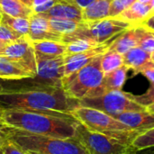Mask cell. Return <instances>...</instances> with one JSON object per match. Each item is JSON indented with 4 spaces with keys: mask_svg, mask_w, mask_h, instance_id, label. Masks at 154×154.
Returning a JSON list of instances; mask_svg holds the SVG:
<instances>
[{
    "mask_svg": "<svg viewBox=\"0 0 154 154\" xmlns=\"http://www.w3.org/2000/svg\"><path fill=\"white\" fill-rule=\"evenodd\" d=\"M41 14L47 18L83 21L82 10L65 0H58L57 3L49 11Z\"/></svg>",
    "mask_w": 154,
    "mask_h": 154,
    "instance_id": "16",
    "label": "cell"
},
{
    "mask_svg": "<svg viewBox=\"0 0 154 154\" xmlns=\"http://www.w3.org/2000/svg\"><path fill=\"white\" fill-rule=\"evenodd\" d=\"M79 106L103 111L114 117L126 112L146 110L145 106L132 98L130 93L122 90H111L98 97L83 98L79 100Z\"/></svg>",
    "mask_w": 154,
    "mask_h": 154,
    "instance_id": "9",
    "label": "cell"
},
{
    "mask_svg": "<svg viewBox=\"0 0 154 154\" xmlns=\"http://www.w3.org/2000/svg\"><path fill=\"white\" fill-rule=\"evenodd\" d=\"M142 4H145V5H150L151 4V0H137Z\"/></svg>",
    "mask_w": 154,
    "mask_h": 154,
    "instance_id": "44",
    "label": "cell"
},
{
    "mask_svg": "<svg viewBox=\"0 0 154 154\" xmlns=\"http://www.w3.org/2000/svg\"><path fill=\"white\" fill-rule=\"evenodd\" d=\"M50 0H33V3H32V8L35 7V6H38V5H41L46 2H48Z\"/></svg>",
    "mask_w": 154,
    "mask_h": 154,
    "instance_id": "39",
    "label": "cell"
},
{
    "mask_svg": "<svg viewBox=\"0 0 154 154\" xmlns=\"http://www.w3.org/2000/svg\"><path fill=\"white\" fill-rule=\"evenodd\" d=\"M36 59L51 60L64 57L66 53V43L56 41H36L32 42Z\"/></svg>",
    "mask_w": 154,
    "mask_h": 154,
    "instance_id": "15",
    "label": "cell"
},
{
    "mask_svg": "<svg viewBox=\"0 0 154 154\" xmlns=\"http://www.w3.org/2000/svg\"><path fill=\"white\" fill-rule=\"evenodd\" d=\"M7 139V134L5 131V125H0V151L2 148V145Z\"/></svg>",
    "mask_w": 154,
    "mask_h": 154,
    "instance_id": "37",
    "label": "cell"
},
{
    "mask_svg": "<svg viewBox=\"0 0 154 154\" xmlns=\"http://www.w3.org/2000/svg\"><path fill=\"white\" fill-rule=\"evenodd\" d=\"M0 125H5L3 123V110L0 107Z\"/></svg>",
    "mask_w": 154,
    "mask_h": 154,
    "instance_id": "43",
    "label": "cell"
},
{
    "mask_svg": "<svg viewBox=\"0 0 154 154\" xmlns=\"http://www.w3.org/2000/svg\"><path fill=\"white\" fill-rule=\"evenodd\" d=\"M21 37H22V35L14 32L8 26L0 23V42H2L7 45Z\"/></svg>",
    "mask_w": 154,
    "mask_h": 154,
    "instance_id": "31",
    "label": "cell"
},
{
    "mask_svg": "<svg viewBox=\"0 0 154 154\" xmlns=\"http://www.w3.org/2000/svg\"><path fill=\"white\" fill-rule=\"evenodd\" d=\"M1 14H2L1 20H0L1 23L8 26L11 30L19 33L22 36H28L29 27H30V20L29 19L10 16L2 12H1Z\"/></svg>",
    "mask_w": 154,
    "mask_h": 154,
    "instance_id": "24",
    "label": "cell"
},
{
    "mask_svg": "<svg viewBox=\"0 0 154 154\" xmlns=\"http://www.w3.org/2000/svg\"><path fill=\"white\" fill-rule=\"evenodd\" d=\"M70 114L88 130L116 138L131 145L134 138L141 134L139 131L129 128L114 116L95 108L79 106Z\"/></svg>",
    "mask_w": 154,
    "mask_h": 154,
    "instance_id": "6",
    "label": "cell"
},
{
    "mask_svg": "<svg viewBox=\"0 0 154 154\" xmlns=\"http://www.w3.org/2000/svg\"><path fill=\"white\" fill-rule=\"evenodd\" d=\"M0 12L10 16L27 19L34 14L32 8L25 5L21 0H0Z\"/></svg>",
    "mask_w": 154,
    "mask_h": 154,
    "instance_id": "22",
    "label": "cell"
},
{
    "mask_svg": "<svg viewBox=\"0 0 154 154\" xmlns=\"http://www.w3.org/2000/svg\"><path fill=\"white\" fill-rule=\"evenodd\" d=\"M132 146L136 151L154 147V127L139 134L133 141Z\"/></svg>",
    "mask_w": 154,
    "mask_h": 154,
    "instance_id": "27",
    "label": "cell"
},
{
    "mask_svg": "<svg viewBox=\"0 0 154 154\" xmlns=\"http://www.w3.org/2000/svg\"><path fill=\"white\" fill-rule=\"evenodd\" d=\"M57 1L58 0H50L48 2L41 5H38V6L33 7L32 10H33V12L35 14H44V13H46L47 11H49L53 6L57 3Z\"/></svg>",
    "mask_w": 154,
    "mask_h": 154,
    "instance_id": "34",
    "label": "cell"
},
{
    "mask_svg": "<svg viewBox=\"0 0 154 154\" xmlns=\"http://www.w3.org/2000/svg\"><path fill=\"white\" fill-rule=\"evenodd\" d=\"M116 39V38H115ZM112 39L111 41L105 42L101 45H99L97 48H94L89 51H86L80 53L64 56V64H65V75L64 77L69 76L72 73L78 71L84 66H86L88 63H89L92 60H94L96 57L103 55L106 53L112 43V42L115 40Z\"/></svg>",
    "mask_w": 154,
    "mask_h": 154,
    "instance_id": "11",
    "label": "cell"
},
{
    "mask_svg": "<svg viewBox=\"0 0 154 154\" xmlns=\"http://www.w3.org/2000/svg\"><path fill=\"white\" fill-rule=\"evenodd\" d=\"M5 126L32 134L55 138H73L79 122L69 113L57 111L4 110Z\"/></svg>",
    "mask_w": 154,
    "mask_h": 154,
    "instance_id": "1",
    "label": "cell"
},
{
    "mask_svg": "<svg viewBox=\"0 0 154 154\" xmlns=\"http://www.w3.org/2000/svg\"><path fill=\"white\" fill-rule=\"evenodd\" d=\"M25 5H27L28 7H31L32 8V3H33V0H21Z\"/></svg>",
    "mask_w": 154,
    "mask_h": 154,
    "instance_id": "40",
    "label": "cell"
},
{
    "mask_svg": "<svg viewBox=\"0 0 154 154\" xmlns=\"http://www.w3.org/2000/svg\"><path fill=\"white\" fill-rule=\"evenodd\" d=\"M152 61L154 62V51H153V52L152 53Z\"/></svg>",
    "mask_w": 154,
    "mask_h": 154,
    "instance_id": "47",
    "label": "cell"
},
{
    "mask_svg": "<svg viewBox=\"0 0 154 154\" xmlns=\"http://www.w3.org/2000/svg\"><path fill=\"white\" fill-rule=\"evenodd\" d=\"M140 26L135 25L118 35L110 44L107 51H116L122 55L139 45Z\"/></svg>",
    "mask_w": 154,
    "mask_h": 154,
    "instance_id": "14",
    "label": "cell"
},
{
    "mask_svg": "<svg viewBox=\"0 0 154 154\" xmlns=\"http://www.w3.org/2000/svg\"><path fill=\"white\" fill-rule=\"evenodd\" d=\"M138 73L143 74L145 78H147L150 80V82H154V62H148L138 71Z\"/></svg>",
    "mask_w": 154,
    "mask_h": 154,
    "instance_id": "33",
    "label": "cell"
},
{
    "mask_svg": "<svg viewBox=\"0 0 154 154\" xmlns=\"http://www.w3.org/2000/svg\"><path fill=\"white\" fill-rule=\"evenodd\" d=\"M1 152L3 154H27L26 152H24L23 149L17 146L14 143L10 141L8 137L2 145Z\"/></svg>",
    "mask_w": 154,
    "mask_h": 154,
    "instance_id": "32",
    "label": "cell"
},
{
    "mask_svg": "<svg viewBox=\"0 0 154 154\" xmlns=\"http://www.w3.org/2000/svg\"><path fill=\"white\" fill-rule=\"evenodd\" d=\"M146 111L149 112V113H152V114H154V103L149 105L146 106Z\"/></svg>",
    "mask_w": 154,
    "mask_h": 154,
    "instance_id": "41",
    "label": "cell"
},
{
    "mask_svg": "<svg viewBox=\"0 0 154 154\" xmlns=\"http://www.w3.org/2000/svg\"><path fill=\"white\" fill-rule=\"evenodd\" d=\"M124 65V56L116 51H106L101 56V69L107 74Z\"/></svg>",
    "mask_w": 154,
    "mask_h": 154,
    "instance_id": "25",
    "label": "cell"
},
{
    "mask_svg": "<svg viewBox=\"0 0 154 154\" xmlns=\"http://www.w3.org/2000/svg\"><path fill=\"white\" fill-rule=\"evenodd\" d=\"M67 48H66V53L65 56L69 55H73L77 53H80L86 51L92 50L94 48L98 47L101 44H98L97 42L91 41V40H86V39H78L71 41L69 42L66 43Z\"/></svg>",
    "mask_w": 154,
    "mask_h": 154,
    "instance_id": "26",
    "label": "cell"
},
{
    "mask_svg": "<svg viewBox=\"0 0 154 154\" xmlns=\"http://www.w3.org/2000/svg\"><path fill=\"white\" fill-rule=\"evenodd\" d=\"M101 56L96 57L78 71L62 79V88L70 97L81 100L106 93L103 88L105 74L101 69Z\"/></svg>",
    "mask_w": 154,
    "mask_h": 154,
    "instance_id": "5",
    "label": "cell"
},
{
    "mask_svg": "<svg viewBox=\"0 0 154 154\" xmlns=\"http://www.w3.org/2000/svg\"><path fill=\"white\" fill-rule=\"evenodd\" d=\"M136 0H112L110 5L109 17L112 18L117 17L122 12L127 9Z\"/></svg>",
    "mask_w": 154,
    "mask_h": 154,
    "instance_id": "29",
    "label": "cell"
},
{
    "mask_svg": "<svg viewBox=\"0 0 154 154\" xmlns=\"http://www.w3.org/2000/svg\"><path fill=\"white\" fill-rule=\"evenodd\" d=\"M112 0H97L88 7L82 10L83 21H97L109 17Z\"/></svg>",
    "mask_w": 154,
    "mask_h": 154,
    "instance_id": "19",
    "label": "cell"
},
{
    "mask_svg": "<svg viewBox=\"0 0 154 154\" xmlns=\"http://www.w3.org/2000/svg\"><path fill=\"white\" fill-rule=\"evenodd\" d=\"M1 16H2V14H1V12H0V20H1Z\"/></svg>",
    "mask_w": 154,
    "mask_h": 154,
    "instance_id": "48",
    "label": "cell"
},
{
    "mask_svg": "<svg viewBox=\"0 0 154 154\" xmlns=\"http://www.w3.org/2000/svg\"><path fill=\"white\" fill-rule=\"evenodd\" d=\"M139 25L150 30V31H152L154 32V14L150 15L146 20H144L143 23H141Z\"/></svg>",
    "mask_w": 154,
    "mask_h": 154,
    "instance_id": "36",
    "label": "cell"
},
{
    "mask_svg": "<svg viewBox=\"0 0 154 154\" xmlns=\"http://www.w3.org/2000/svg\"><path fill=\"white\" fill-rule=\"evenodd\" d=\"M140 36H139V47L149 53H152L154 51V32L150 31L141 25Z\"/></svg>",
    "mask_w": 154,
    "mask_h": 154,
    "instance_id": "28",
    "label": "cell"
},
{
    "mask_svg": "<svg viewBox=\"0 0 154 154\" xmlns=\"http://www.w3.org/2000/svg\"><path fill=\"white\" fill-rule=\"evenodd\" d=\"M134 26L135 25L112 17L91 22L83 21L81 27L74 33L62 36V42L67 43L78 39H86L103 44L116 38L123 32Z\"/></svg>",
    "mask_w": 154,
    "mask_h": 154,
    "instance_id": "7",
    "label": "cell"
},
{
    "mask_svg": "<svg viewBox=\"0 0 154 154\" xmlns=\"http://www.w3.org/2000/svg\"><path fill=\"white\" fill-rule=\"evenodd\" d=\"M65 1H67L69 3L78 6L79 8L83 10V9L88 7L89 5H91L93 3H95L97 0H65Z\"/></svg>",
    "mask_w": 154,
    "mask_h": 154,
    "instance_id": "35",
    "label": "cell"
},
{
    "mask_svg": "<svg viewBox=\"0 0 154 154\" xmlns=\"http://www.w3.org/2000/svg\"><path fill=\"white\" fill-rule=\"evenodd\" d=\"M75 138L84 146L89 154H133L136 150L129 143L103 134L92 132L82 124L76 128Z\"/></svg>",
    "mask_w": 154,
    "mask_h": 154,
    "instance_id": "8",
    "label": "cell"
},
{
    "mask_svg": "<svg viewBox=\"0 0 154 154\" xmlns=\"http://www.w3.org/2000/svg\"><path fill=\"white\" fill-rule=\"evenodd\" d=\"M129 128L141 133L154 127V114L144 111L126 112L115 116Z\"/></svg>",
    "mask_w": 154,
    "mask_h": 154,
    "instance_id": "13",
    "label": "cell"
},
{
    "mask_svg": "<svg viewBox=\"0 0 154 154\" xmlns=\"http://www.w3.org/2000/svg\"><path fill=\"white\" fill-rule=\"evenodd\" d=\"M5 46H6V44H5L4 42H0V54L4 51V50H5Z\"/></svg>",
    "mask_w": 154,
    "mask_h": 154,
    "instance_id": "42",
    "label": "cell"
},
{
    "mask_svg": "<svg viewBox=\"0 0 154 154\" xmlns=\"http://www.w3.org/2000/svg\"><path fill=\"white\" fill-rule=\"evenodd\" d=\"M79 106V100L70 97L62 88L0 93L3 111H57L70 114Z\"/></svg>",
    "mask_w": 154,
    "mask_h": 154,
    "instance_id": "2",
    "label": "cell"
},
{
    "mask_svg": "<svg viewBox=\"0 0 154 154\" xmlns=\"http://www.w3.org/2000/svg\"><path fill=\"white\" fill-rule=\"evenodd\" d=\"M128 70L129 69L125 65H123L122 67L105 74L103 79V88L105 91L122 90L127 79Z\"/></svg>",
    "mask_w": 154,
    "mask_h": 154,
    "instance_id": "21",
    "label": "cell"
},
{
    "mask_svg": "<svg viewBox=\"0 0 154 154\" xmlns=\"http://www.w3.org/2000/svg\"><path fill=\"white\" fill-rule=\"evenodd\" d=\"M28 38L31 42L36 41H56L62 42V36L51 31L49 19L41 14H33L30 18Z\"/></svg>",
    "mask_w": 154,
    "mask_h": 154,
    "instance_id": "12",
    "label": "cell"
},
{
    "mask_svg": "<svg viewBox=\"0 0 154 154\" xmlns=\"http://www.w3.org/2000/svg\"><path fill=\"white\" fill-rule=\"evenodd\" d=\"M124 65L129 69H133L135 74L148 62L152 61V54L137 46L131 49L124 55Z\"/></svg>",
    "mask_w": 154,
    "mask_h": 154,
    "instance_id": "18",
    "label": "cell"
},
{
    "mask_svg": "<svg viewBox=\"0 0 154 154\" xmlns=\"http://www.w3.org/2000/svg\"><path fill=\"white\" fill-rule=\"evenodd\" d=\"M133 154H135V153H133Z\"/></svg>",
    "mask_w": 154,
    "mask_h": 154,
    "instance_id": "50",
    "label": "cell"
},
{
    "mask_svg": "<svg viewBox=\"0 0 154 154\" xmlns=\"http://www.w3.org/2000/svg\"><path fill=\"white\" fill-rule=\"evenodd\" d=\"M10 60L23 68L32 76L37 71V62L34 49L28 36H22L16 41L7 44L1 53Z\"/></svg>",
    "mask_w": 154,
    "mask_h": 154,
    "instance_id": "10",
    "label": "cell"
},
{
    "mask_svg": "<svg viewBox=\"0 0 154 154\" xmlns=\"http://www.w3.org/2000/svg\"><path fill=\"white\" fill-rule=\"evenodd\" d=\"M27 154H42V153H38V152H26Z\"/></svg>",
    "mask_w": 154,
    "mask_h": 154,
    "instance_id": "46",
    "label": "cell"
},
{
    "mask_svg": "<svg viewBox=\"0 0 154 154\" xmlns=\"http://www.w3.org/2000/svg\"><path fill=\"white\" fill-rule=\"evenodd\" d=\"M131 97L135 102L145 107L154 103V82H151V87L145 93L139 96H134L131 94Z\"/></svg>",
    "mask_w": 154,
    "mask_h": 154,
    "instance_id": "30",
    "label": "cell"
},
{
    "mask_svg": "<svg viewBox=\"0 0 154 154\" xmlns=\"http://www.w3.org/2000/svg\"><path fill=\"white\" fill-rule=\"evenodd\" d=\"M37 71L32 77L0 79V93L60 88L65 75L64 57L51 60L36 59Z\"/></svg>",
    "mask_w": 154,
    "mask_h": 154,
    "instance_id": "3",
    "label": "cell"
},
{
    "mask_svg": "<svg viewBox=\"0 0 154 154\" xmlns=\"http://www.w3.org/2000/svg\"><path fill=\"white\" fill-rule=\"evenodd\" d=\"M0 154H3V153H2V152H1V151H0Z\"/></svg>",
    "mask_w": 154,
    "mask_h": 154,
    "instance_id": "49",
    "label": "cell"
},
{
    "mask_svg": "<svg viewBox=\"0 0 154 154\" xmlns=\"http://www.w3.org/2000/svg\"><path fill=\"white\" fill-rule=\"evenodd\" d=\"M150 5H151V8H152V14H154V0H151V4H150ZM151 14V15H152Z\"/></svg>",
    "mask_w": 154,
    "mask_h": 154,
    "instance_id": "45",
    "label": "cell"
},
{
    "mask_svg": "<svg viewBox=\"0 0 154 154\" xmlns=\"http://www.w3.org/2000/svg\"><path fill=\"white\" fill-rule=\"evenodd\" d=\"M152 14V8L150 5L142 4L135 1L127 9L122 12L117 17L125 22L130 23L133 25H139Z\"/></svg>",
    "mask_w": 154,
    "mask_h": 154,
    "instance_id": "17",
    "label": "cell"
},
{
    "mask_svg": "<svg viewBox=\"0 0 154 154\" xmlns=\"http://www.w3.org/2000/svg\"><path fill=\"white\" fill-rule=\"evenodd\" d=\"M32 77L23 68L0 54V79H19Z\"/></svg>",
    "mask_w": 154,
    "mask_h": 154,
    "instance_id": "20",
    "label": "cell"
},
{
    "mask_svg": "<svg viewBox=\"0 0 154 154\" xmlns=\"http://www.w3.org/2000/svg\"><path fill=\"white\" fill-rule=\"evenodd\" d=\"M5 131L10 141L24 152L42 154H89L79 141L73 138H55L32 134L5 125Z\"/></svg>",
    "mask_w": 154,
    "mask_h": 154,
    "instance_id": "4",
    "label": "cell"
},
{
    "mask_svg": "<svg viewBox=\"0 0 154 154\" xmlns=\"http://www.w3.org/2000/svg\"><path fill=\"white\" fill-rule=\"evenodd\" d=\"M48 19L51 31L61 36H66L74 33L81 27L83 22V21H75V20H67V19H57V18H48Z\"/></svg>",
    "mask_w": 154,
    "mask_h": 154,
    "instance_id": "23",
    "label": "cell"
},
{
    "mask_svg": "<svg viewBox=\"0 0 154 154\" xmlns=\"http://www.w3.org/2000/svg\"><path fill=\"white\" fill-rule=\"evenodd\" d=\"M135 154H154V147H150V148L136 151Z\"/></svg>",
    "mask_w": 154,
    "mask_h": 154,
    "instance_id": "38",
    "label": "cell"
}]
</instances>
